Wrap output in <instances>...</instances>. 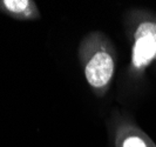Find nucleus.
Returning a JSON list of instances; mask_svg holds the SVG:
<instances>
[{"instance_id": "obj_3", "label": "nucleus", "mask_w": 156, "mask_h": 147, "mask_svg": "<svg viewBox=\"0 0 156 147\" xmlns=\"http://www.w3.org/2000/svg\"><path fill=\"white\" fill-rule=\"evenodd\" d=\"M0 4L4 9L16 16L28 17L33 11V2L28 0H5Z\"/></svg>"}, {"instance_id": "obj_1", "label": "nucleus", "mask_w": 156, "mask_h": 147, "mask_svg": "<svg viewBox=\"0 0 156 147\" xmlns=\"http://www.w3.org/2000/svg\"><path fill=\"white\" fill-rule=\"evenodd\" d=\"M134 39L132 60L136 68L146 67L156 60V23H141L135 31Z\"/></svg>"}, {"instance_id": "obj_2", "label": "nucleus", "mask_w": 156, "mask_h": 147, "mask_svg": "<svg viewBox=\"0 0 156 147\" xmlns=\"http://www.w3.org/2000/svg\"><path fill=\"white\" fill-rule=\"evenodd\" d=\"M113 57L106 51L95 52L85 66V75L93 88H105L114 75Z\"/></svg>"}, {"instance_id": "obj_4", "label": "nucleus", "mask_w": 156, "mask_h": 147, "mask_svg": "<svg viewBox=\"0 0 156 147\" xmlns=\"http://www.w3.org/2000/svg\"><path fill=\"white\" fill-rule=\"evenodd\" d=\"M120 147H149L147 141L143 139L140 135H135V134H128L127 137H125Z\"/></svg>"}]
</instances>
